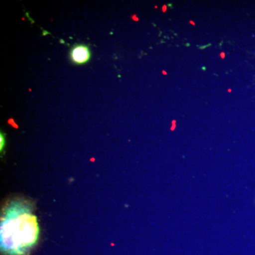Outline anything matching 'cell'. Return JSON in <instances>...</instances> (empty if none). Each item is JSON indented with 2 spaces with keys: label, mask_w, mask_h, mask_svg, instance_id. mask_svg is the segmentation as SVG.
<instances>
[{
  "label": "cell",
  "mask_w": 255,
  "mask_h": 255,
  "mask_svg": "<svg viewBox=\"0 0 255 255\" xmlns=\"http://www.w3.org/2000/svg\"><path fill=\"white\" fill-rule=\"evenodd\" d=\"M0 241L3 253L24 255L36 244L40 229L30 204L21 199L9 201L2 209Z\"/></svg>",
  "instance_id": "obj_1"
},
{
  "label": "cell",
  "mask_w": 255,
  "mask_h": 255,
  "mask_svg": "<svg viewBox=\"0 0 255 255\" xmlns=\"http://www.w3.org/2000/svg\"><path fill=\"white\" fill-rule=\"evenodd\" d=\"M70 60L77 65L87 63L91 58V51L85 45H76L72 48L70 53Z\"/></svg>",
  "instance_id": "obj_2"
},
{
  "label": "cell",
  "mask_w": 255,
  "mask_h": 255,
  "mask_svg": "<svg viewBox=\"0 0 255 255\" xmlns=\"http://www.w3.org/2000/svg\"><path fill=\"white\" fill-rule=\"evenodd\" d=\"M5 146V137L4 134L2 132H1V135H0V150L1 152H2L3 150H4Z\"/></svg>",
  "instance_id": "obj_3"
},
{
  "label": "cell",
  "mask_w": 255,
  "mask_h": 255,
  "mask_svg": "<svg viewBox=\"0 0 255 255\" xmlns=\"http://www.w3.org/2000/svg\"><path fill=\"white\" fill-rule=\"evenodd\" d=\"M221 56H222V58H224V56H226V55H224V53H221Z\"/></svg>",
  "instance_id": "obj_4"
},
{
  "label": "cell",
  "mask_w": 255,
  "mask_h": 255,
  "mask_svg": "<svg viewBox=\"0 0 255 255\" xmlns=\"http://www.w3.org/2000/svg\"><path fill=\"white\" fill-rule=\"evenodd\" d=\"M190 23H191V24L194 25H194H195V23L193 22V21H190Z\"/></svg>",
  "instance_id": "obj_5"
}]
</instances>
